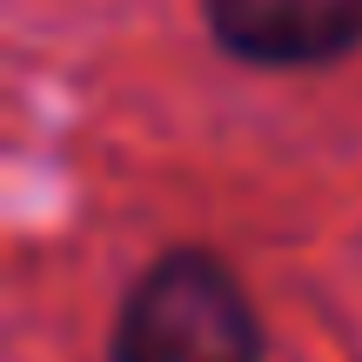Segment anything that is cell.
Listing matches in <instances>:
<instances>
[{
	"mask_svg": "<svg viewBox=\"0 0 362 362\" xmlns=\"http://www.w3.org/2000/svg\"><path fill=\"white\" fill-rule=\"evenodd\" d=\"M107 362H262V315L208 248H168L121 296Z\"/></svg>",
	"mask_w": 362,
	"mask_h": 362,
	"instance_id": "6da1fadb",
	"label": "cell"
},
{
	"mask_svg": "<svg viewBox=\"0 0 362 362\" xmlns=\"http://www.w3.org/2000/svg\"><path fill=\"white\" fill-rule=\"evenodd\" d=\"M208 34L242 67H329L362 47V0H202Z\"/></svg>",
	"mask_w": 362,
	"mask_h": 362,
	"instance_id": "7a4b0ae2",
	"label": "cell"
}]
</instances>
